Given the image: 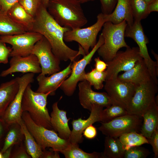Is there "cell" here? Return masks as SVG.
<instances>
[{
  "label": "cell",
  "mask_w": 158,
  "mask_h": 158,
  "mask_svg": "<svg viewBox=\"0 0 158 158\" xmlns=\"http://www.w3.org/2000/svg\"><path fill=\"white\" fill-rule=\"evenodd\" d=\"M32 31L41 34L50 44L54 54L61 61L75 60L80 55H85L83 49L79 45L78 51L68 46L63 40L65 33L70 30L59 25L48 12L47 8L42 4L34 17Z\"/></svg>",
  "instance_id": "6da1fadb"
},
{
  "label": "cell",
  "mask_w": 158,
  "mask_h": 158,
  "mask_svg": "<svg viewBox=\"0 0 158 158\" xmlns=\"http://www.w3.org/2000/svg\"><path fill=\"white\" fill-rule=\"evenodd\" d=\"M81 4L76 0H50L47 9L59 25L73 29L87 22Z\"/></svg>",
  "instance_id": "7a4b0ae2"
},
{
  "label": "cell",
  "mask_w": 158,
  "mask_h": 158,
  "mask_svg": "<svg viewBox=\"0 0 158 158\" xmlns=\"http://www.w3.org/2000/svg\"><path fill=\"white\" fill-rule=\"evenodd\" d=\"M127 25L125 20L118 24H114L110 21H106L104 24L101 34L104 42L97 52L106 63L110 61L121 48L129 47L125 40Z\"/></svg>",
  "instance_id": "3957f363"
},
{
  "label": "cell",
  "mask_w": 158,
  "mask_h": 158,
  "mask_svg": "<svg viewBox=\"0 0 158 158\" xmlns=\"http://www.w3.org/2000/svg\"><path fill=\"white\" fill-rule=\"evenodd\" d=\"M50 94L34 92L30 84H29L23 94L22 109L23 112H27L37 125L52 130L50 116L47 107V98Z\"/></svg>",
  "instance_id": "277c9868"
},
{
  "label": "cell",
  "mask_w": 158,
  "mask_h": 158,
  "mask_svg": "<svg viewBox=\"0 0 158 158\" xmlns=\"http://www.w3.org/2000/svg\"><path fill=\"white\" fill-rule=\"evenodd\" d=\"M22 118L29 131L43 150L50 147L61 152L68 145V140L61 138L54 130L36 124L27 112H23Z\"/></svg>",
  "instance_id": "5b68a950"
},
{
  "label": "cell",
  "mask_w": 158,
  "mask_h": 158,
  "mask_svg": "<svg viewBox=\"0 0 158 158\" xmlns=\"http://www.w3.org/2000/svg\"><path fill=\"white\" fill-rule=\"evenodd\" d=\"M97 18L96 22L89 27L70 29L66 32L63 36L64 41L77 42L85 55L87 54L90 48H92L96 44L97 35L106 22L104 15L102 13H99Z\"/></svg>",
  "instance_id": "8992f818"
},
{
  "label": "cell",
  "mask_w": 158,
  "mask_h": 158,
  "mask_svg": "<svg viewBox=\"0 0 158 158\" xmlns=\"http://www.w3.org/2000/svg\"><path fill=\"white\" fill-rule=\"evenodd\" d=\"M104 42L103 37L101 34L96 44L87 54L83 56L81 59L74 61L71 63V71L70 76L63 81L59 87L66 96H72L76 89L78 83L84 80L83 77L86 73L85 68L90 63L94 55Z\"/></svg>",
  "instance_id": "52a82bcc"
},
{
  "label": "cell",
  "mask_w": 158,
  "mask_h": 158,
  "mask_svg": "<svg viewBox=\"0 0 158 158\" xmlns=\"http://www.w3.org/2000/svg\"><path fill=\"white\" fill-rule=\"evenodd\" d=\"M157 85L152 78L135 86L134 93L126 109L128 113L142 117L144 112L155 100Z\"/></svg>",
  "instance_id": "ba28073f"
},
{
  "label": "cell",
  "mask_w": 158,
  "mask_h": 158,
  "mask_svg": "<svg viewBox=\"0 0 158 158\" xmlns=\"http://www.w3.org/2000/svg\"><path fill=\"white\" fill-rule=\"evenodd\" d=\"M125 37L132 38L137 44L140 54L146 64L152 78L158 84V62L153 61L149 55L147 47L149 40L144 33L141 21L135 20L132 25H127Z\"/></svg>",
  "instance_id": "9c48e42d"
},
{
  "label": "cell",
  "mask_w": 158,
  "mask_h": 158,
  "mask_svg": "<svg viewBox=\"0 0 158 158\" xmlns=\"http://www.w3.org/2000/svg\"><path fill=\"white\" fill-rule=\"evenodd\" d=\"M141 117L128 113L108 122H101L98 129L106 136L119 137L124 133L139 130L142 125Z\"/></svg>",
  "instance_id": "30bf717a"
},
{
  "label": "cell",
  "mask_w": 158,
  "mask_h": 158,
  "mask_svg": "<svg viewBox=\"0 0 158 158\" xmlns=\"http://www.w3.org/2000/svg\"><path fill=\"white\" fill-rule=\"evenodd\" d=\"M142 59L138 47H129L125 51H118L113 58L107 63L106 80L117 78L120 72L129 70Z\"/></svg>",
  "instance_id": "8fae6325"
},
{
  "label": "cell",
  "mask_w": 158,
  "mask_h": 158,
  "mask_svg": "<svg viewBox=\"0 0 158 158\" xmlns=\"http://www.w3.org/2000/svg\"><path fill=\"white\" fill-rule=\"evenodd\" d=\"M42 36L31 31L15 35L0 36V41L12 46L9 57L25 56L31 54L33 47Z\"/></svg>",
  "instance_id": "7c38bea8"
},
{
  "label": "cell",
  "mask_w": 158,
  "mask_h": 158,
  "mask_svg": "<svg viewBox=\"0 0 158 158\" xmlns=\"http://www.w3.org/2000/svg\"><path fill=\"white\" fill-rule=\"evenodd\" d=\"M31 54L38 59L41 68L40 74L50 75L60 71L61 61L53 53L50 44L44 37L35 44Z\"/></svg>",
  "instance_id": "4fadbf2b"
},
{
  "label": "cell",
  "mask_w": 158,
  "mask_h": 158,
  "mask_svg": "<svg viewBox=\"0 0 158 158\" xmlns=\"http://www.w3.org/2000/svg\"><path fill=\"white\" fill-rule=\"evenodd\" d=\"M34 73H28L17 77L19 84L18 90L2 118L8 126L18 124L22 120V103L23 94L27 86L34 81Z\"/></svg>",
  "instance_id": "5bb4252c"
},
{
  "label": "cell",
  "mask_w": 158,
  "mask_h": 158,
  "mask_svg": "<svg viewBox=\"0 0 158 158\" xmlns=\"http://www.w3.org/2000/svg\"><path fill=\"white\" fill-rule=\"evenodd\" d=\"M104 87L112 104L121 106L126 109L134 93L135 85L116 78L106 80Z\"/></svg>",
  "instance_id": "9a60e30c"
},
{
  "label": "cell",
  "mask_w": 158,
  "mask_h": 158,
  "mask_svg": "<svg viewBox=\"0 0 158 158\" xmlns=\"http://www.w3.org/2000/svg\"><path fill=\"white\" fill-rule=\"evenodd\" d=\"M92 86L86 80L80 81L78 84L79 99L83 108L90 111L94 105L106 108L112 104L106 92H95L92 90Z\"/></svg>",
  "instance_id": "2e32d148"
},
{
  "label": "cell",
  "mask_w": 158,
  "mask_h": 158,
  "mask_svg": "<svg viewBox=\"0 0 158 158\" xmlns=\"http://www.w3.org/2000/svg\"><path fill=\"white\" fill-rule=\"evenodd\" d=\"M10 66L2 71L0 76L4 77L13 73L21 72L23 73H40L41 68L37 56L33 54L25 56L12 57L10 62Z\"/></svg>",
  "instance_id": "e0dca14e"
},
{
  "label": "cell",
  "mask_w": 158,
  "mask_h": 158,
  "mask_svg": "<svg viewBox=\"0 0 158 158\" xmlns=\"http://www.w3.org/2000/svg\"><path fill=\"white\" fill-rule=\"evenodd\" d=\"M103 107L94 105L91 108L89 116L86 119L81 118L74 119L72 122L73 129L68 139L71 143L78 144L83 141L82 134L88 126L97 122H101L102 113Z\"/></svg>",
  "instance_id": "ac0fdd59"
},
{
  "label": "cell",
  "mask_w": 158,
  "mask_h": 158,
  "mask_svg": "<svg viewBox=\"0 0 158 158\" xmlns=\"http://www.w3.org/2000/svg\"><path fill=\"white\" fill-rule=\"evenodd\" d=\"M71 63L63 70L55 73L49 76L40 74L36 79L38 87L37 92L47 93L50 92L49 95H54L57 89L61 83L66 79L71 73Z\"/></svg>",
  "instance_id": "d6986e66"
},
{
  "label": "cell",
  "mask_w": 158,
  "mask_h": 158,
  "mask_svg": "<svg viewBox=\"0 0 158 158\" xmlns=\"http://www.w3.org/2000/svg\"><path fill=\"white\" fill-rule=\"evenodd\" d=\"M117 78L132 83L135 86L145 83L152 78L143 59L138 61L131 69L118 75Z\"/></svg>",
  "instance_id": "ffe728a7"
},
{
  "label": "cell",
  "mask_w": 158,
  "mask_h": 158,
  "mask_svg": "<svg viewBox=\"0 0 158 158\" xmlns=\"http://www.w3.org/2000/svg\"><path fill=\"white\" fill-rule=\"evenodd\" d=\"M58 104V102H56L52 106V111L50 115L51 125L60 138L68 140L71 133L68 125L70 118H67L66 112L59 109Z\"/></svg>",
  "instance_id": "44dd1931"
},
{
  "label": "cell",
  "mask_w": 158,
  "mask_h": 158,
  "mask_svg": "<svg viewBox=\"0 0 158 158\" xmlns=\"http://www.w3.org/2000/svg\"><path fill=\"white\" fill-rule=\"evenodd\" d=\"M104 18L106 22L110 21L114 24L120 23L125 20L128 25H132L134 20L130 0H118L112 12L104 15Z\"/></svg>",
  "instance_id": "7402d4cb"
},
{
  "label": "cell",
  "mask_w": 158,
  "mask_h": 158,
  "mask_svg": "<svg viewBox=\"0 0 158 158\" xmlns=\"http://www.w3.org/2000/svg\"><path fill=\"white\" fill-rule=\"evenodd\" d=\"M142 117L143 120L140 128L141 134L147 138H149L158 129V107L155 100L144 112Z\"/></svg>",
  "instance_id": "603a6c76"
},
{
  "label": "cell",
  "mask_w": 158,
  "mask_h": 158,
  "mask_svg": "<svg viewBox=\"0 0 158 158\" xmlns=\"http://www.w3.org/2000/svg\"><path fill=\"white\" fill-rule=\"evenodd\" d=\"M17 77L0 85V117L2 118L19 89Z\"/></svg>",
  "instance_id": "cb8c5ba5"
},
{
  "label": "cell",
  "mask_w": 158,
  "mask_h": 158,
  "mask_svg": "<svg viewBox=\"0 0 158 158\" xmlns=\"http://www.w3.org/2000/svg\"><path fill=\"white\" fill-rule=\"evenodd\" d=\"M7 14L26 31H32L35 21L34 17L28 13L19 2L13 6Z\"/></svg>",
  "instance_id": "d4e9b609"
},
{
  "label": "cell",
  "mask_w": 158,
  "mask_h": 158,
  "mask_svg": "<svg viewBox=\"0 0 158 158\" xmlns=\"http://www.w3.org/2000/svg\"><path fill=\"white\" fill-rule=\"evenodd\" d=\"M102 158H123L126 151L118 137L106 136Z\"/></svg>",
  "instance_id": "484cf974"
},
{
  "label": "cell",
  "mask_w": 158,
  "mask_h": 158,
  "mask_svg": "<svg viewBox=\"0 0 158 158\" xmlns=\"http://www.w3.org/2000/svg\"><path fill=\"white\" fill-rule=\"evenodd\" d=\"M18 124L24 137L25 147L27 152L32 158H40L43 152L41 147L29 131L22 119Z\"/></svg>",
  "instance_id": "4316f807"
},
{
  "label": "cell",
  "mask_w": 158,
  "mask_h": 158,
  "mask_svg": "<svg viewBox=\"0 0 158 158\" xmlns=\"http://www.w3.org/2000/svg\"><path fill=\"white\" fill-rule=\"evenodd\" d=\"M26 32L21 26L14 21L7 14L0 13V36L19 34Z\"/></svg>",
  "instance_id": "83f0119b"
},
{
  "label": "cell",
  "mask_w": 158,
  "mask_h": 158,
  "mask_svg": "<svg viewBox=\"0 0 158 158\" xmlns=\"http://www.w3.org/2000/svg\"><path fill=\"white\" fill-rule=\"evenodd\" d=\"M23 136L18 124L14 123L10 126L5 137L1 152L3 153L14 145L20 143Z\"/></svg>",
  "instance_id": "f1b7e54d"
},
{
  "label": "cell",
  "mask_w": 158,
  "mask_h": 158,
  "mask_svg": "<svg viewBox=\"0 0 158 158\" xmlns=\"http://www.w3.org/2000/svg\"><path fill=\"white\" fill-rule=\"evenodd\" d=\"M61 153L66 158H102V153L97 152L87 153L80 149L78 144L69 142Z\"/></svg>",
  "instance_id": "f546056e"
},
{
  "label": "cell",
  "mask_w": 158,
  "mask_h": 158,
  "mask_svg": "<svg viewBox=\"0 0 158 158\" xmlns=\"http://www.w3.org/2000/svg\"><path fill=\"white\" fill-rule=\"evenodd\" d=\"M125 150L130 147L149 144L147 138L137 132L133 131L124 133L118 137Z\"/></svg>",
  "instance_id": "4dcf8cb0"
},
{
  "label": "cell",
  "mask_w": 158,
  "mask_h": 158,
  "mask_svg": "<svg viewBox=\"0 0 158 158\" xmlns=\"http://www.w3.org/2000/svg\"><path fill=\"white\" fill-rule=\"evenodd\" d=\"M107 73L106 70L100 72L95 68L90 72L85 73L84 76V80L87 81L97 90L102 89L104 87V83L106 79Z\"/></svg>",
  "instance_id": "1f68e13d"
},
{
  "label": "cell",
  "mask_w": 158,
  "mask_h": 158,
  "mask_svg": "<svg viewBox=\"0 0 158 158\" xmlns=\"http://www.w3.org/2000/svg\"><path fill=\"white\" fill-rule=\"evenodd\" d=\"M130 2L134 21H141L147 17L148 4L144 0H130Z\"/></svg>",
  "instance_id": "d6a6232c"
},
{
  "label": "cell",
  "mask_w": 158,
  "mask_h": 158,
  "mask_svg": "<svg viewBox=\"0 0 158 158\" xmlns=\"http://www.w3.org/2000/svg\"><path fill=\"white\" fill-rule=\"evenodd\" d=\"M128 113L125 108L118 105L112 104L102 110L101 122H108L116 117Z\"/></svg>",
  "instance_id": "836d02e7"
},
{
  "label": "cell",
  "mask_w": 158,
  "mask_h": 158,
  "mask_svg": "<svg viewBox=\"0 0 158 158\" xmlns=\"http://www.w3.org/2000/svg\"><path fill=\"white\" fill-rule=\"evenodd\" d=\"M150 152L140 146L132 147L126 150L124 158H145L150 154Z\"/></svg>",
  "instance_id": "e575fe53"
},
{
  "label": "cell",
  "mask_w": 158,
  "mask_h": 158,
  "mask_svg": "<svg viewBox=\"0 0 158 158\" xmlns=\"http://www.w3.org/2000/svg\"><path fill=\"white\" fill-rule=\"evenodd\" d=\"M19 3L28 13L34 17L41 4V0H20Z\"/></svg>",
  "instance_id": "d590c367"
},
{
  "label": "cell",
  "mask_w": 158,
  "mask_h": 158,
  "mask_svg": "<svg viewBox=\"0 0 158 158\" xmlns=\"http://www.w3.org/2000/svg\"><path fill=\"white\" fill-rule=\"evenodd\" d=\"M102 13L104 15L111 13L116 4L118 0H99Z\"/></svg>",
  "instance_id": "8d00e7d4"
},
{
  "label": "cell",
  "mask_w": 158,
  "mask_h": 158,
  "mask_svg": "<svg viewBox=\"0 0 158 158\" xmlns=\"http://www.w3.org/2000/svg\"><path fill=\"white\" fill-rule=\"evenodd\" d=\"M11 49L7 47L6 43L0 41V64H6L8 62Z\"/></svg>",
  "instance_id": "74e56055"
},
{
  "label": "cell",
  "mask_w": 158,
  "mask_h": 158,
  "mask_svg": "<svg viewBox=\"0 0 158 158\" xmlns=\"http://www.w3.org/2000/svg\"><path fill=\"white\" fill-rule=\"evenodd\" d=\"M149 144L152 146L154 154V158L158 157V129L153 132L151 137L147 138Z\"/></svg>",
  "instance_id": "f35d334b"
},
{
  "label": "cell",
  "mask_w": 158,
  "mask_h": 158,
  "mask_svg": "<svg viewBox=\"0 0 158 158\" xmlns=\"http://www.w3.org/2000/svg\"><path fill=\"white\" fill-rule=\"evenodd\" d=\"M20 0H0V13L7 14L9 10Z\"/></svg>",
  "instance_id": "ab89813d"
},
{
  "label": "cell",
  "mask_w": 158,
  "mask_h": 158,
  "mask_svg": "<svg viewBox=\"0 0 158 158\" xmlns=\"http://www.w3.org/2000/svg\"><path fill=\"white\" fill-rule=\"evenodd\" d=\"M8 126L3 118L0 117V150L2 147L5 137L8 130Z\"/></svg>",
  "instance_id": "60d3db41"
},
{
  "label": "cell",
  "mask_w": 158,
  "mask_h": 158,
  "mask_svg": "<svg viewBox=\"0 0 158 158\" xmlns=\"http://www.w3.org/2000/svg\"><path fill=\"white\" fill-rule=\"evenodd\" d=\"M83 133L85 138L91 139L94 138L96 136L97 130L96 128L92 125H91L84 130Z\"/></svg>",
  "instance_id": "b9f144b4"
},
{
  "label": "cell",
  "mask_w": 158,
  "mask_h": 158,
  "mask_svg": "<svg viewBox=\"0 0 158 158\" xmlns=\"http://www.w3.org/2000/svg\"><path fill=\"white\" fill-rule=\"evenodd\" d=\"M31 157L27 152L25 147L21 146L14 153L11 154V158H30Z\"/></svg>",
  "instance_id": "7bdbcfd3"
},
{
  "label": "cell",
  "mask_w": 158,
  "mask_h": 158,
  "mask_svg": "<svg viewBox=\"0 0 158 158\" xmlns=\"http://www.w3.org/2000/svg\"><path fill=\"white\" fill-rule=\"evenodd\" d=\"M94 61L95 62V68L97 71L102 72L106 70L107 66V63L101 60L99 57L95 58Z\"/></svg>",
  "instance_id": "ee69618b"
},
{
  "label": "cell",
  "mask_w": 158,
  "mask_h": 158,
  "mask_svg": "<svg viewBox=\"0 0 158 158\" xmlns=\"http://www.w3.org/2000/svg\"><path fill=\"white\" fill-rule=\"evenodd\" d=\"M40 158H59V152L52 149L51 151H47L45 150H43Z\"/></svg>",
  "instance_id": "f6af8a7d"
},
{
  "label": "cell",
  "mask_w": 158,
  "mask_h": 158,
  "mask_svg": "<svg viewBox=\"0 0 158 158\" xmlns=\"http://www.w3.org/2000/svg\"><path fill=\"white\" fill-rule=\"evenodd\" d=\"M148 11L150 13L152 12L158 11V0H154L148 4Z\"/></svg>",
  "instance_id": "bcb514c9"
},
{
  "label": "cell",
  "mask_w": 158,
  "mask_h": 158,
  "mask_svg": "<svg viewBox=\"0 0 158 158\" xmlns=\"http://www.w3.org/2000/svg\"><path fill=\"white\" fill-rule=\"evenodd\" d=\"M12 147H11L3 153V158H8L11 157Z\"/></svg>",
  "instance_id": "7dc6e473"
},
{
  "label": "cell",
  "mask_w": 158,
  "mask_h": 158,
  "mask_svg": "<svg viewBox=\"0 0 158 158\" xmlns=\"http://www.w3.org/2000/svg\"><path fill=\"white\" fill-rule=\"evenodd\" d=\"M50 0H41V4L47 8Z\"/></svg>",
  "instance_id": "c3c4849f"
},
{
  "label": "cell",
  "mask_w": 158,
  "mask_h": 158,
  "mask_svg": "<svg viewBox=\"0 0 158 158\" xmlns=\"http://www.w3.org/2000/svg\"><path fill=\"white\" fill-rule=\"evenodd\" d=\"M81 4L84 3L91 1H94L95 0H76Z\"/></svg>",
  "instance_id": "681fc988"
},
{
  "label": "cell",
  "mask_w": 158,
  "mask_h": 158,
  "mask_svg": "<svg viewBox=\"0 0 158 158\" xmlns=\"http://www.w3.org/2000/svg\"><path fill=\"white\" fill-rule=\"evenodd\" d=\"M148 4L153 1L154 0H144Z\"/></svg>",
  "instance_id": "f907efd6"
},
{
  "label": "cell",
  "mask_w": 158,
  "mask_h": 158,
  "mask_svg": "<svg viewBox=\"0 0 158 158\" xmlns=\"http://www.w3.org/2000/svg\"><path fill=\"white\" fill-rule=\"evenodd\" d=\"M0 158H3V153L0 150Z\"/></svg>",
  "instance_id": "816d5d0a"
}]
</instances>
